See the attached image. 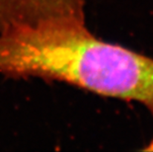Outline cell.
I'll use <instances>...</instances> for the list:
<instances>
[{"mask_svg": "<svg viewBox=\"0 0 153 152\" xmlns=\"http://www.w3.org/2000/svg\"><path fill=\"white\" fill-rule=\"evenodd\" d=\"M48 23L86 24L85 0H0V36Z\"/></svg>", "mask_w": 153, "mask_h": 152, "instance_id": "cell-1", "label": "cell"}]
</instances>
